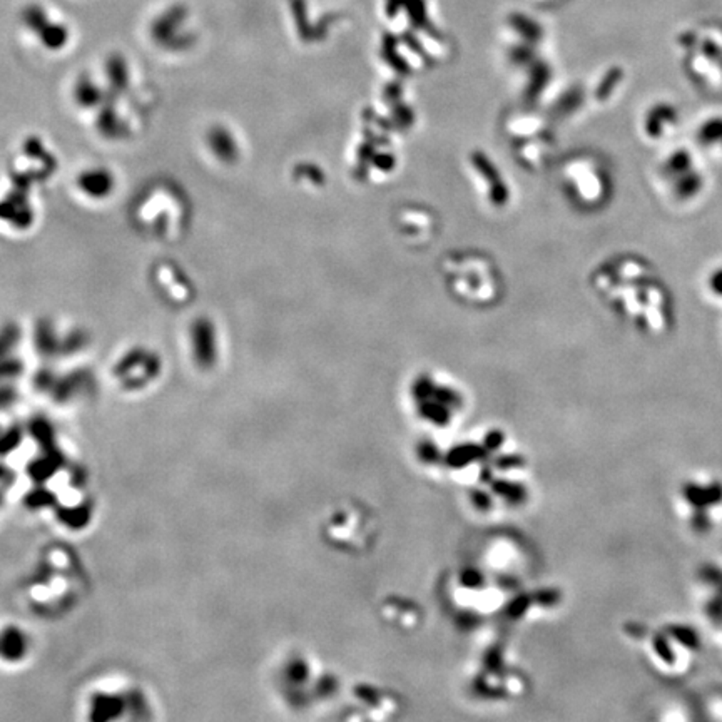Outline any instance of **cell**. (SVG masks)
Returning a JSON list of instances; mask_svg holds the SVG:
<instances>
[{"mask_svg": "<svg viewBox=\"0 0 722 722\" xmlns=\"http://www.w3.org/2000/svg\"><path fill=\"white\" fill-rule=\"evenodd\" d=\"M75 186H77L84 196L99 201V199H106L114 193V189H116V178H114V174L109 169L96 166V168H89L82 171V173H79Z\"/></svg>", "mask_w": 722, "mask_h": 722, "instance_id": "cell-1", "label": "cell"}, {"mask_svg": "<svg viewBox=\"0 0 722 722\" xmlns=\"http://www.w3.org/2000/svg\"><path fill=\"white\" fill-rule=\"evenodd\" d=\"M0 221L7 222L16 230H27L34 221V211H32L28 199L21 196L18 193H11L0 199Z\"/></svg>", "mask_w": 722, "mask_h": 722, "instance_id": "cell-2", "label": "cell"}, {"mask_svg": "<svg viewBox=\"0 0 722 722\" xmlns=\"http://www.w3.org/2000/svg\"><path fill=\"white\" fill-rule=\"evenodd\" d=\"M206 144L208 149L211 151V154L222 164L235 163L237 159V154H239L236 137L232 136V132L222 124L212 126L211 129L208 131Z\"/></svg>", "mask_w": 722, "mask_h": 722, "instance_id": "cell-3", "label": "cell"}, {"mask_svg": "<svg viewBox=\"0 0 722 722\" xmlns=\"http://www.w3.org/2000/svg\"><path fill=\"white\" fill-rule=\"evenodd\" d=\"M191 340L194 351H196L198 358H206L209 350L206 348L208 345L215 346L216 348V326L209 318H198L194 320L191 326Z\"/></svg>", "mask_w": 722, "mask_h": 722, "instance_id": "cell-4", "label": "cell"}, {"mask_svg": "<svg viewBox=\"0 0 722 722\" xmlns=\"http://www.w3.org/2000/svg\"><path fill=\"white\" fill-rule=\"evenodd\" d=\"M74 97L80 107L92 109L102 101V90L92 79H79L74 87Z\"/></svg>", "mask_w": 722, "mask_h": 722, "instance_id": "cell-5", "label": "cell"}]
</instances>
